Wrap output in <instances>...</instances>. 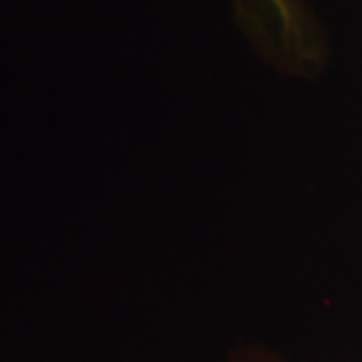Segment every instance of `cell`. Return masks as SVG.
Returning <instances> with one entry per match:
<instances>
[{"label": "cell", "instance_id": "6da1fadb", "mask_svg": "<svg viewBox=\"0 0 362 362\" xmlns=\"http://www.w3.org/2000/svg\"><path fill=\"white\" fill-rule=\"evenodd\" d=\"M238 18L259 57L284 75L318 77L330 47L308 0H235Z\"/></svg>", "mask_w": 362, "mask_h": 362}]
</instances>
